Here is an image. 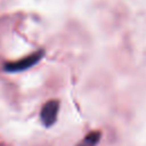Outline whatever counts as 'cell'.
Listing matches in <instances>:
<instances>
[{
	"label": "cell",
	"mask_w": 146,
	"mask_h": 146,
	"mask_svg": "<svg viewBox=\"0 0 146 146\" xmlns=\"http://www.w3.org/2000/svg\"><path fill=\"white\" fill-rule=\"evenodd\" d=\"M58 110H59V102L57 99L48 100L42 106L41 112H40V117H41L42 123L46 127H49L56 122Z\"/></svg>",
	"instance_id": "1"
},
{
	"label": "cell",
	"mask_w": 146,
	"mask_h": 146,
	"mask_svg": "<svg viewBox=\"0 0 146 146\" xmlns=\"http://www.w3.org/2000/svg\"><path fill=\"white\" fill-rule=\"evenodd\" d=\"M43 56V50H39L18 62H14V63H9L6 65V70L9 72H17V71H22V70H26L31 66H33L34 64H36Z\"/></svg>",
	"instance_id": "2"
},
{
	"label": "cell",
	"mask_w": 146,
	"mask_h": 146,
	"mask_svg": "<svg viewBox=\"0 0 146 146\" xmlns=\"http://www.w3.org/2000/svg\"><path fill=\"white\" fill-rule=\"evenodd\" d=\"M99 138H100V133L96 132V131H92V132L88 133L84 137V139L81 141V144L79 146H95L98 143Z\"/></svg>",
	"instance_id": "3"
}]
</instances>
